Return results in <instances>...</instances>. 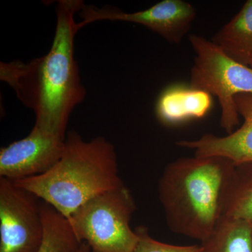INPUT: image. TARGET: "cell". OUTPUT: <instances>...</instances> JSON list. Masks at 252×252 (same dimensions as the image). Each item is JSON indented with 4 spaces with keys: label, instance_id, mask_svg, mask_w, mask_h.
<instances>
[{
    "label": "cell",
    "instance_id": "obj_7",
    "mask_svg": "<svg viewBox=\"0 0 252 252\" xmlns=\"http://www.w3.org/2000/svg\"><path fill=\"white\" fill-rule=\"evenodd\" d=\"M79 29L100 21L137 23L149 28L172 44H180L187 35L196 16L193 5L182 0H163L148 9L126 13L111 7L83 5L79 12Z\"/></svg>",
    "mask_w": 252,
    "mask_h": 252
},
{
    "label": "cell",
    "instance_id": "obj_15",
    "mask_svg": "<svg viewBox=\"0 0 252 252\" xmlns=\"http://www.w3.org/2000/svg\"><path fill=\"white\" fill-rule=\"evenodd\" d=\"M139 237L134 252H200V245L180 246L162 243L152 238L149 229L144 225L135 228Z\"/></svg>",
    "mask_w": 252,
    "mask_h": 252
},
{
    "label": "cell",
    "instance_id": "obj_1",
    "mask_svg": "<svg viewBox=\"0 0 252 252\" xmlns=\"http://www.w3.org/2000/svg\"><path fill=\"white\" fill-rule=\"evenodd\" d=\"M84 4L81 0L58 2L56 33L45 56L29 63L16 60L0 64L1 80L34 112V127L63 139L73 109L86 94L74 55V37L80 30L75 15Z\"/></svg>",
    "mask_w": 252,
    "mask_h": 252
},
{
    "label": "cell",
    "instance_id": "obj_17",
    "mask_svg": "<svg viewBox=\"0 0 252 252\" xmlns=\"http://www.w3.org/2000/svg\"><path fill=\"white\" fill-rule=\"evenodd\" d=\"M251 67L252 68V64Z\"/></svg>",
    "mask_w": 252,
    "mask_h": 252
},
{
    "label": "cell",
    "instance_id": "obj_8",
    "mask_svg": "<svg viewBox=\"0 0 252 252\" xmlns=\"http://www.w3.org/2000/svg\"><path fill=\"white\" fill-rule=\"evenodd\" d=\"M64 141L34 126L26 137L0 150V177L15 182L45 173L62 156Z\"/></svg>",
    "mask_w": 252,
    "mask_h": 252
},
{
    "label": "cell",
    "instance_id": "obj_11",
    "mask_svg": "<svg viewBox=\"0 0 252 252\" xmlns=\"http://www.w3.org/2000/svg\"><path fill=\"white\" fill-rule=\"evenodd\" d=\"M212 42L230 59L244 65L252 64V0L214 36Z\"/></svg>",
    "mask_w": 252,
    "mask_h": 252
},
{
    "label": "cell",
    "instance_id": "obj_10",
    "mask_svg": "<svg viewBox=\"0 0 252 252\" xmlns=\"http://www.w3.org/2000/svg\"><path fill=\"white\" fill-rule=\"evenodd\" d=\"M211 94L191 86L175 85L167 88L159 96L156 114L165 125H176L193 119H200L210 112Z\"/></svg>",
    "mask_w": 252,
    "mask_h": 252
},
{
    "label": "cell",
    "instance_id": "obj_12",
    "mask_svg": "<svg viewBox=\"0 0 252 252\" xmlns=\"http://www.w3.org/2000/svg\"><path fill=\"white\" fill-rule=\"evenodd\" d=\"M200 245V252H252V223L223 217Z\"/></svg>",
    "mask_w": 252,
    "mask_h": 252
},
{
    "label": "cell",
    "instance_id": "obj_16",
    "mask_svg": "<svg viewBox=\"0 0 252 252\" xmlns=\"http://www.w3.org/2000/svg\"><path fill=\"white\" fill-rule=\"evenodd\" d=\"M76 252H91V251L89 247L85 243H82Z\"/></svg>",
    "mask_w": 252,
    "mask_h": 252
},
{
    "label": "cell",
    "instance_id": "obj_6",
    "mask_svg": "<svg viewBox=\"0 0 252 252\" xmlns=\"http://www.w3.org/2000/svg\"><path fill=\"white\" fill-rule=\"evenodd\" d=\"M40 199L0 177V252H37L44 225Z\"/></svg>",
    "mask_w": 252,
    "mask_h": 252
},
{
    "label": "cell",
    "instance_id": "obj_13",
    "mask_svg": "<svg viewBox=\"0 0 252 252\" xmlns=\"http://www.w3.org/2000/svg\"><path fill=\"white\" fill-rule=\"evenodd\" d=\"M44 236L37 252H76L81 246L67 217L41 200Z\"/></svg>",
    "mask_w": 252,
    "mask_h": 252
},
{
    "label": "cell",
    "instance_id": "obj_14",
    "mask_svg": "<svg viewBox=\"0 0 252 252\" xmlns=\"http://www.w3.org/2000/svg\"><path fill=\"white\" fill-rule=\"evenodd\" d=\"M223 217L252 223V162L235 165L225 192Z\"/></svg>",
    "mask_w": 252,
    "mask_h": 252
},
{
    "label": "cell",
    "instance_id": "obj_3",
    "mask_svg": "<svg viewBox=\"0 0 252 252\" xmlns=\"http://www.w3.org/2000/svg\"><path fill=\"white\" fill-rule=\"evenodd\" d=\"M14 183L67 218L91 199L124 185L114 145L103 137L84 140L76 131L68 132L62 156L50 170Z\"/></svg>",
    "mask_w": 252,
    "mask_h": 252
},
{
    "label": "cell",
    "instance_id": "obj_5",
    "mask_svg": "<svg viewBox=\"0 0 252 252\" xmlns=\"http://www.w3.org/2000/svg\"><path fill=\"white\" fill-rule=\"evenodd\" d=\"M189 41L195 52L190 86L217 96L220 107V126L228 134L239 124L235 97L252 94V68L225 55L212 41L190 34Z\"/></svg>",
    "mask_w": 252,
    "mask_h": 252
},
{
    "label": "cell",
    "instance_id": "obj_4",
    "mask_svg": "<svg viewBox=\"0 0 252 252\" xmlns=\"http://www.w3.org/2000/svg\"><path fill=\"white\" fill-rule=\"evenodd\" d=\"M135 208L132 193L123 185L91 199L68 220L91 252H134L139 240L130 226Z\"/></svg>",
    "mask_w": 252,
    "mask_h": 252
},
{
    "label": "cell",
    "instance_id": "obj_2",
    "mask_svg": "<svg viewBox=\"0 0 252 252\" xmlns=\"http://www.w3.org/2000/svg\"><path fill=\"white\" fill-rule=\"evenodd\" d=\"M233 162L218 157L181 158L165 167L158 197L168 228L201 243L223 217Z\"/></svg>",
    "mask_w": 252,
    "mask_h": 252
},
{
    "label": "cell",
    "instance_id": "obj_9",
    "mask_svg": "<svg viewBox=\"0 0 252 252\" xmlns=\"http://www.w3.org/2000/svg\"><path fill=\"white\" fill-rule=\"evenodd\" d=\"M235 102L244 121L238 130L224 137L205 134L197 140L177 142V145L193 150L195 157L224 158L235 165L252 162V94H238Z\"/></svg>",
    "mask_w": 252,
    "mask_h": 252
}]
</instances>
